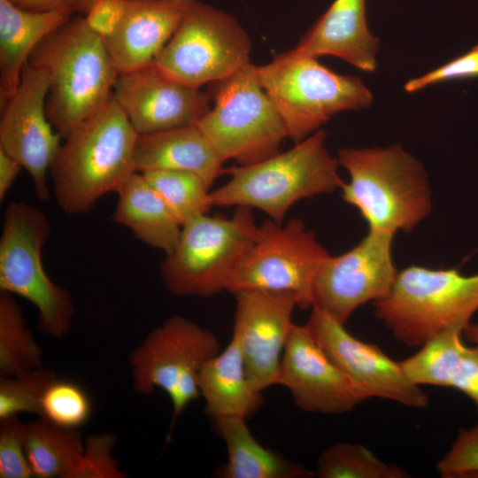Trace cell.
<instances>
[{"mask_svg": "<svg viewBox=\"0 0 478 478\" xmlns=\"http://www.w3.org/2000/svg\"><path fill=\"white\" fill-rule=\"evenodd\" d=\"M50 231L49 218L38 207L9 204L0 236V291L33 304L41 331L61 338L72 327L75 307L68 290L52 281L42 265V248Z\"/></svg>", "mask_w": 478, "mask_h": 478, "instance_id": "ba28073f", "label": "cell"}, {"mask_svg": "<svg viewBox=\"0 0 478 478\" xmlns=\"http://www.w3.org/2000/svg\"><path fill=\"white\" fill-rule=\"evenodd\" d=\"M257 228L248 207H236L230 218L205 213L183 224L175 249L160 263L166 289L174 296L204 297L227 290Z\"/></svg>", "mask_w": 478, "mask_h": 478, "instance_id": "9c48e42d", "label": "cell"}, {"mask_svg": "<svg viewBox=\"0 0 478 478\" xmlns=\"http://www.w3.org/2000/svg\"><path fill=\"white\" fill-rule=\"evenodd\" d=\"M436 469L443 478L478 474V422L460 430L450 451L437 462Z\"/></svg>", "mask_w": 478, "mask_h": 478, "instance_id": "e575fe53", "label": "cell"}, {"mask_svg": "<svg viewBox=\"0 0 478 478\" xmlns=\"http://www.w3.org/2000/svg\"><path fill=\"white\" fill-rule=\"evenodd\" d=\"M379 48V39L368 28L366 0H335L294 49L314 58L335 56L373 73Z\"/></svg>", "mask_w": 478, "mask_h": 478, "instance_id": "ffe728a7", "label": "cell"}, {"mask_svg": "<svg viewBox=\"0 0 478 478\" xmlns=\"http://www.w3.org/2000/svg\"><path fill=\"white\" fill-rule=\"evenodd\" d=\"M476 77H478V43L461 56L420 76L410 79L404 85V89L407 93H414L435 84Z\"/></svg>", "mask_w": 478, "mask_h": 478, "instance_id": "d590c367", "label": "cell"}, {"mask_svg": "<svg viewBox=\"0 0 478 478\" xmlns=\"http://www.w3.org/2000/svg\"><path fill=\"white\" fill-rule=\"evenodd\" d=\"M27 62L49 76L46 112L63 140L107 103L119 75L103 37L82 15L45 37Z\"/></svg>", "mask_w": 478, "mask_h": 478, "instance_id": "7a4b0ae2", "label": "cell"}, {"mask_svg": "<svg viewBox=\"0 0 478 478\" xmlns=\"http://www.w3.org/2000/svg\"><path fill=\"white\" fill-rule=\"evenodd\" d=\"M218 432L225 441L227 461L220 468L223 478H308L315 476L302 464L259 443L246 424V419H216Z\"/></svg>", "mask_w": 478, "mask_h": 478, "instance_id": "484cf974", "label": "cell"}, {"mask_svg": "<svg viewBox=\"0 0 478 478\" xmlns=\"http://www.w3.org/2000/svg\"><path fill=\"white\" fill-rule=\"evenodd\" d=\"M337 159L349 174L342 198L359 212L368 230L411 232L432 212L428 175L400 144L343 148Z\"/></svg>", "mask_w": 478, "mask_h": 478, "instance_id": "3957f363", "label": "cell"}, {"mask_svg": "<svg viewBox=\"0 0 478 478\" xmlns=\"http://www.w3.org/2000/svg\"><path fill=\"white\" fill-rule=\"evenodd\" d=\"M212 84L213 107L195 125L221 161L248 166L277 154L288 133L258 81L257 66L250 62Z\"/></svg>", "mask_w": 478, "mask_h": 478, "instance_id": "52a82bcc", "label": "cell"}, {"mask_svg": "<svg viewBox=\"0 0 478 478\" xmlns=\"http://www.w3.org/2000/svg\"><path fill=\"white\" fill-rule=\"evenodd\" d=\"M249 35L231 14L197 0L153 64L186 85L201 88L250 63Z\"/></svg>", "mask_w": 478, "mask_h": 478, "instance_id": "8fae6325", "label": "cell"}, {"mask_svg": "<svg viewBox=\"0 0 478 478\" xmlns=\"http://www.w3.org/2000/svg\"><path fill=\"white\" fill-rule=\"evenodd\" d=\"M394 236L368 230L351 250L329 254L316 274L312 307L345 325L358 307L385 298L398 274L392 257Z\"/></svg>", "mask_w": 478, "mask_h": 478, "instance_id": "4fadbf2b", "label": "cell"}, {"mask_svg": "<svg viewBox=\"0 0 478 478\" xmlns=\"http://www.w3.org/2000/svg\"><path fill=\"white\" fill-rule=\"evenodd\" d=\"M126 6L127 0H96L84 19L88 26L104 39L120 24Z\"/></svg>", "mask_w": 478, "mask_h": 478, "instance_id": "8d00e7d4", "label": "cell"}, {"mask_svg": "<svg viewBox=\"0 0 478 478\" xmlns=\"http://www.w3.org/2000/svg\"><path fill=\"white\" fill-rule=\"evenodd\" d=\"M220 351V342L212 332L181 315H173L130 354L135 391L148 395L161 389L171 400L169 434L177 418L200 395L197 380L202 367Z\"/></svg>", "mask_w": 478, "mask_h": 478, "instance_id": "7c38bea8", "label": "cell"}, {"mask_svg": "<svg viewBox=\"0 0 478 478\" xmlns=\"http://www.w3.org/2000/svg\"><path fill=\"white\" fill-rule=\"evenodd\" d=\"M91 412L90 398L81 386L56 379L42 396L39 417L63 427L78 428L89 421Z\"/></svg>", "mask_w": 478, "mask_h": 478, "instance_id": "1f68e13d", "label": "cell"}, {"mask_svg": "<svg viewBox=\"0 0 478 478\" xmlns=\"http://www.w3.org/2000/svg\"><path fill=\"white\" fill-rule=\"evenodd\" d=\"M463 329L451 327L442 330L400 364L414 383L458 389L478 409V345L464 344Z\"/></svg>", "mask_w": 478, "mask_h": 478, "instance_id": "44dd1931", "label": "cell"}, {"mask_svg": "<svg viewBox=\"0 0 478 478\" xmlns=\"http://www.w3.org/2000/svg\"><path fill=\"white\" fill-rule=\"evenodd\" d=\"M463 335L470 343L478 345V322H469L463 329Z\"/></svg>", "mask_w": 478, "mask_h": 478, "instance_id": "ab89813d", "label": "cell"}, {"mask_svg": "<svg viewBox=\"0 0 478 478\" xmlns=\"http://www.w3.org/2000/svg\"><path fill=\"white\" fill-rule=\"evenodd\" d=\"M27 423L18 416L0 420V477H34L26 454Z\"/></svg>", "mask_w": 478, "mask_h": 478, "instance_id": "836d02e7", "label": "cell"}, {"mask_svg": "<svg viewBox=\"0 0 478 478\" xmlns=\"http://www.w3.org/2000/svg\"><path fill=\"white\" fill-rule=\"evenodd\" d=\"M42 349L25 324L12 294L0 293V375L9 377L42 366Z\"/></svg>", "mask_w": 478, "mask_h": 478, "instance_id": "83f0119b", "label": "cell"}, {"mask_svg": "<svg viewBox=\"0 0 478 478\" xmlns=\"http://www.w3.org/2000/svg\"><path fill=\"white\" fill-rule=\"evenodd\" d=\"M137 135L112 94L65 139L50 171L63 212L88 213L104 196L117 193L136 172Z\"/></svg>", "mask_w": 478, "mask_h": 478, "instance_id": "6da1fadb", "label": "cell"}, {"mask_svg": "<svg viewBox=\"0 0 478 478\" xmlns=\"http://www.w3.org/2000/svg\"><path fill=\"white\" fill-rule=\"evenodd\" d=\"M55 373L42 366L18 375L0 376V420L22 412L41 415L42 398Z\"/></svg>", "mask_w": 478, "mask_h": 478, "instance_id": "4dcf8cb0", "label": "cell"}, {"mask_svg": "<svg viewBox=\"0 0 478 478\" xmlns=\"http://www.w3.org/2000/svg\"><path fill=\"white\" fill-rule=\"evenodd\" d=\"M276 384L287 388L295 404L307 412H347L364 401L306 325L292 324Z\"/></svg>", "mask_w": 478, "mask_h": 478, "instance_id": "2e32d148", "label": "cell"}, {"mask_svg": "<svg viewBox=\"0 0 478 478\" xmlns=\"http://www.w3.org/2000/svg\"><path fill=\"white\" fill-rule=\"evenodd\" d=\"M197 0H127L123 19L104 41L119 73L153 64Z\"/></svg>", "mask_w": 478, "mask_h": 478, "instance_id": "d6986e66", "label": "cell"}, {"mask_svg": "<svg viewBox=\"0 0 478 478\" xmlns=\"http://www.w3.org/2000/svg\"><path fill=\"white\" fill-rule=\"evenodd\" d=\"M112 92L137 134L195 124L211 109L208 93L170 78L154 64L119 73Z\"/></svg>", "mask_w": 478, "mask_h": 478, "instance_id": "e0dca14e", "label": "cell"}, {"mask_svg": "<svg viewBox=\"0 0 478 478\" xmlns=\"http://www.w3.org/2000/svg\"><path fill=\"white\" fill-rule=\"evenodd\" d=\"M328 255L316 234L301 220L291 219L283 224L268 218L258 225L227 290L233 294L240 290L289 294L299 308H312L314 280Z\"/></svg>", "mask_w": 478, "mask_h": 478, "instance_id": "30bf717a", "label": "cell"}, {"mask_svg": "<svg viewBox=\"0 0 478 478\" xmlns=\"http://www.w3.org/2000/svg\"><path fill=\"white\" fill-rule=\"evenodd\" d=\"M73 15L37 12L0 0V103L17 89L32 51Z\"/></svg>", "mask_w": 478, "mask_h": 478, "instance_id": "cb8c5ba5", "label": "cell"}, {"mask_svg": "<svg viewBox=\"0 0 478 478\" xmlns=\"http://www.w3.org/2000/svg\"><path fill=\"white\" fill-rule=\"evenodd\" d=\"M326 136L319 129L289 150L227 169L230 179L210 191L212 206L258 209L283 222L298 201L341 189L340 164L327 150Z\"/></svg>", "mask_w": 478, "mask_h": 478, "instance_id": "277c9868", "label": "cell"}, {"mask_svg": "<svg viewBox=\"0 0 478 478\" xmlns=\"http://www.w3.org/2000/svg\"><path fill=\"white\" fill-rule=\"evenodd\" d=\"M49 85L47 73L27 62L17 89L0 103V149L27 170L42 201L50 198L48 175L63 140L47 116Z\"/></svg>", "mask_w": 478, "mask_h": 478, "instance_id": "5bb4252c", "label": "cell"}, {"mask_svg": "<svg viewBox=\"0 0 478 478\" xmlns=\"http://www.w3.org/2000/svg\"><path fill=\"white\" fill-rule=\"evenodd\" d=\"M141 173L165 200L181 227L212 207L211 188L196 173L178 170H150Z\"/></svg>", "mask_w": 478, "mask_h": 478, "instance_id": "f1b7e54d", "label": "cell"}, {"mask_svg": "<svg viewBox=\"0 0 478 478\" xmlns=\"http://www.w3.org/2000/svg\"><path fill=\"white\" fill-rule=\"evenodd\" d=\"M78 428L43 417L27 423L26 454L34 477L69 478L84 451Z\"/></svg>", "mask_w": 478, "mask_h": 478, "instance_id": "4316f807", "label": "cell"}, {"mask_svg": "<svg viewBox=\"0 0 478 478\" xmlns=\"http://www.w3.org/2000/svg\"><path fill=\"white\" fill-rule=\"evenodd\" d=\"M374 306L397 341L420 348L442 330L470 322L478 311V274L412 265L398 271L390 293Z\"/></svg>", "mask_w": 478, "mask_h": 478, "instance_id": "8992f818", "label": "cell"}, {"mask_svg": "<svg viewBox=\"0 0 478 478\" xmlns=\"http://www.w3.org/2000/svg\"><path fill=\"white\" fill-rule=\"evenodd\" d=\"M205 412L214 420L226 417L249 419L263 405L262 392L251 383L240 343L232 335L224 351L209 359L197 380Z\"/></svg>", "mask_w": 478, "mask_h": 478, "instance_id": "603a6c76", "label": "cell"}, {"mask_svg": "<svg viewBox=\"0 0 478 478\" xmlns=\"http://www.w3.org/2000/svg\"><path fill=\"white\" fill-rule=\"evenodd\" d=\"M112 220L127 227L148 246L169 255L175 249L181 225L144 176L134 173L117 191Z\"/></svg>", "mask_w": 478, "mask_h": 478, "instance_id": "d4e9b609", "label": "cell"}, {"mask_svg": "<svg viewBox=\"0 0 478 478\" xmlns=\"http://www.w3.org/2000/svg\"><path fill=\"white\" fill-rule=\"evenodd\" d=\"M18 7L37 12H64L85 16L96 0H9Z\"/></svg>", "mask_w": 478, "mask_h": 478, "instance_id": "74e56055", "label": "cell"}, {"mask_svg": "<svg viewBox=\"0 0 478 478\" xmlns=\"http://www.w3.org/2000/svg\"><path fill=\"white\" fill-rule=\"evenodd\" d=\"M23 167L0 149V200L3 201Z\"/></svg>", "mask_w": 478, "mask_h": 478, "instance_id": "f35d334b", "label": "cell"}, {"mask_svg": "<svg viewBox=\"0 0 478 478\" xmlns=\"http://www.w3.org/2000/svg\"><path fill=\"white\" fill-rule=\"evenodd\" d=\"M317 343L349 377L365 401L391 400L412 408L428 406V395L376 344L363 342L325 312L312 307L305 324Z\"/></svg>", "mask_w": 478, "mask_h": 478, "instance_id": "9a60e30c", "label": "cell"}, {"mask_svg": "<svg viewBox=\"0 0 478 478\" xmlns=\"http://www.w3.org/2000/svg\"><path fill=\"white\" fill-rule=\"evenodd\" d=\"M233 335L240 343L245 367L260 392L275 385L283 349L293 324L296 298L284 293L240 290L234 293Z\"/></svg>", "mask_w": 478, "mask_h": 478, "instance_id": "ac0fdd59", "label": "cell"}, {"mask_svg": "<svg viewBox=\"0 0 478 478\" xmlns=\"http://www.w3.org/2000/svg\"><path fill=\"white\" fill-rule=\"evenodd\" d=\"M116 437L104 432L88 436L84 451L69 478H124L125 474L112 457Z\"/></svg>", "mask_w": 478, "mask_h": 478, "instance_id": "d6a6232c", "label": "cell"}, {"mask_svg": "<svg viewBox=\"0 0 478 478\" xmlns=\"http://www.w3.org/2000/svg\"><path fill=\"white\" fill-rule=\"evenodd\" d=\"M258 81L280 114L288 137L297 143L343 111L370 106L373 95L362 80L337 73L292 49L257 66Z\"/></svg>", "mask_w": 478, "mask_h": 478, "instance_id": "5b68a950", "label": "cell"}, {"mask_svg": "<svg viewBox=\"0 0 478 478\" xmlns=\"http://www.w3.org/2000/svg\"><path fill=\"white\" fill-rule=\"evenodd\" d=\"M315 476L319 478H407L402 467L381 460L364 445L338 443L320 456Z\"/></svg>", "mask_w": 478, "mask_h": 478, "instance_id": "f546056e", "label": "cell"}, {"mask_svg": "<svg viewBox=\"0 0 478 478\" xmlns=\"http://www.w3.org/2000/svg\"><path fill=\"white\" fill-rule=\"evenodd\" d=\"M135 171H187L211 188L227 173L223 162L195 124L138 134L134 153Z\"/></svg>", "mask_w": 478, "mask_h": 478, "instance_id": "7402d4cb", "label": "cell"}]
</instances>
